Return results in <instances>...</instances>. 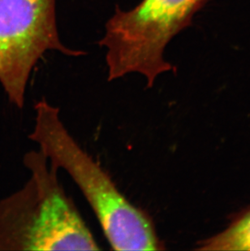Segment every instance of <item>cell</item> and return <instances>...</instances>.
Instances as JSON below:
<instances>
[{
  "label": "cell",
  "instance_id": "4",
  "mask_svg": "<svg viewBox=\"0 0 250 251\" xmlns=\"http://www.w3.org/2000/svg\"><path fill=\"white\" fill-rule=\"evenodd\" d=\"M55 7L56 0H0V84L21 109L31 72L47 51L85 55L62 43Z\"/></svg>",
  "mask_w": 250,
  "mask_h": 251
},
{
  "label": "cell",
  "instance_id": "5",
  "mask_svg": "<svg viewBox=\"0 0 250 251\" xmlns=\"http://www.w3.org/2000/svg\"><path fill=\"white\" fill-rule=\"evenodd\" d=\"M200 251H250V206L238 214L228 227L200 242Z\"/></svg>",
  "mask_w": 250,
  "mask_h": 251
},
{
  "label": "cell",
  "instance_id": "1",
  "mask_svg": "<svg viewBox=\"0 0 250 251\" xmlns=\"http://www.w3.org/2000/svg\"><path fill=\"white\" fill-rule=\"evenodd\" d=\"M34 125L28 138L50 164L73 179L90 204L104 236L115 251H163L148 211L132 203L111 176L69 133L59 107L42 99L34 105Z\"/></svg>",
  "mask_w": 250,
  "mask_h": 251
},
{
  "label": "cell",
  "instance_id": "2",
  "mask_svg": "<svg viewBox=\"0 0 250 251\" xmlns=\"http://www.w3.org/2000/svg\"><path fill=\"white\" fill-rule=\"evenodd\" d=\"M23 161L28 181L0 200V251L100 250L59 180V169L40 150L26 153Z\"/></svg>",
  "mask_w": 250,
  "mask_h": 251
},
{
  "label": "cell",
  "instance_id": "3",
  "mask_svg": "<svg viewBox=\"0 0 250 251\" xmlns=\"http://www.w3.org/2000/svg\"><path fill=\"white\" fill-rule=\"evenodd\" d=\"M205 0H142L132 9L116 6L99 44L106 49L107 80L137 74L151 88L161 74L174 70L166 47L191 23Z\"/></svg>",
  "mask_w": 250,
  "mask_h": 251
}]
</instances>
